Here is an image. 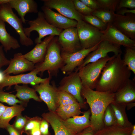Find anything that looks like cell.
<instances>
[{"label":"cell","mask_w":135,"mask_h":135,"mask_svg":"<svg viewBox=\"0 0 135 135\" xmlns=\"http://www.w3.org/2000/svg\"><path fill=\"white\" fill-rule=\"evenodd\" d=\"M76 27L82 49L92 48L102 40V31L84 20L78 21Z\"/></svg>","instance_id":"obj_7"},{"label":"cell","mask_w":135,"mask_h":135,"mask_svg":"<svg viewBox=\"0 0 135 135\" xmlns=\"http://www.w3.org/2000/svg\"><path fill=\"white\" fill-rule=\"evenodd\" d=\"M81 94L90 107V126L95 132L104 126L103 115L107 107L114 101L115 93L94 90L82 86Z\"/></svg>","instance_id":"obj_2"},{"label":"cell","mask_w":135,"mask_h":135,"mask_svg":"<svg viewBox=\"0 0 135 135\" xmlns=\"http://www.w3.org/2000/svg\"><path fill=\"white\" fill-rule=\"evenodd\" d=\"M87 6L92 9L96 10L101 8L96 0H80Z\"/></svg>","instance_id":"obj_43"},{"label":"cell","mask_w":135,"mask_h":135,"mask_svg":"<svg viewBox=\"0 0 135 135\" xmlns=\"http://www.w3.org/2000/svg\"><path fill=\"white\" fill-rule=\"evenodd\" d=\"M40 130L41 135H49L48 123L43 118L40 122Z\"/></svg>","instance_id":"obj_42"},{"label":"cell","mask_w":135,"mask_h":135,"mask_svg":"<svg viewBox=\"0 0 135 135\" xmlns=\"http://www.w3.org/2000/svg\"><path fill=\"white\" fill-rule=\"evenodd\" d=\"M111 52H113L116 55L122 53L120 46L113 44L106 40H102L99 43L98 48L87 56L81 65L75 71L78 72L86 64L106 56L108 55V54Z\"/></svg>","instance_id":"obj_13"},{"label":"cell","mask_w":135,"mask_h":135,"mask_svg":"<svg viewBox=\"0 0 135 135\" xmlns=\"http://www.w3.org/2000/svg\"><path fill=\"white\" fill-rule=\"evenodd\" d=\"M135 102L130 103L126 104V108L127 109L129 110L135 106Z\"/></svg>","instance_id":"obj_49"},{"label":"cell","mask_w":135,"mask_h":135,"mask_svg":"<svg viewBox=\"0 0 135 135\" xmlns=\"http://www.w3.org/2000/svg\"><path fill=\"white\" fill-rule=\"evenodd\" d=\"M94 133V131L90 126L78 133L75 135H93Z\"/></svg>","instance_id":"obj_46"},{"label":"cell","mask_w":135,"mask_h":135,"mask_svg":"<svg viewBox=\"0 0 135 135\" xmlns=\"http://www.w3.org/2000/svg\"><path fill=\"white\" fill-rule=\"evenodd\" d=\"M28 118L27 116H23L21 114L18 115L16 116L12 125L16 130L23 133Z\"/></svg>","instance_id":"obj_38"},{"label":"cell","mask_w":135,"mask_h":135,"mask_svg":"<svg viewBox=\"0 0 135 135\" xmlns=\"http://www.w3.org/2000/svg\"><path fill=\"white\" fill-rule=\"evenodd\" d=\"M48 78L46 82L32 86L33 88L40 95V98L46 104L50 111L55 112L58 107V90L55 82L52 81L50 84L52 76L48 72Z\"/></svg>","instance_id":"obj_8"},{"label":"cell","mask_w":135,"mask_h":135,"mask_svg":"<svg viewBox=\"0 0 135 135\" xmlns=\"http://www.w3.org/2000/svg\"><path fill=\"white\" fill-rule=\"evenodd\" d=\"M110 105L114 112L117 125L124 128L133 126V125L128 120L126 113V104L114 101Z\"/></svg>","instance_id":"obj_25"},{"label":"cell","mask_w":135,"mask_h":135,"mask_svg":"<svg viewBox=\"0 0 135 135\" xmlns=\"http://www.w3.org/2000/svg\"><path fill=\"white\" fill-rule=\"evenodd\" d=\"M135 14H127L122 15L115 14L112 23L122 33L130 39L135 40Z\"/></svg>","instance_id":"obj_16"},{"label":"cell","mask_w":135,"mask_h":135,"mask_svg":"<svg viewBox=\"0 0 135 135\" xmlns=\"http://www.w3.org/2000/svg\"><path fill=\"white\" fill-rule=\"evenodd\" d=\"M130 135H135V125H133L132 130Z\"/></svg>","instance_id":"obj_52"},{"label":"cell","mask_w":135,"mask_h":135,"mask_svg":"<svg viewBox=\"0 0 135 135\" xmlns=\"http://www.w3.org/2000/svg\"><path fill=\"white\" fill-rule=\"evenodd\" d=\"M135 14V9H128L126 8H122L117 10L116 14L122 15H124L127 14Z\"/></svg>","instance_id":"obj_45"},{"label":"cell","mask_w":135,"mask_h":135,"mask_svg":"<svg viewBox=\"0 0 135 135\" xmlns=\"http://www.w3.org/2000/svg\"><path fill=\"white\" fill-rule=\"evenodd\" d=\"M83 20L102 31L106 29L107 25L99 18L92 15L83 16Z\"/></svg>","instance_id":"obj_35"},{"label":"cell","mask_w":135,"mask_h":135,"mask_svg":"<svg viewBox=\"0 0 135 135\" xmlns=\"http://www.w3.org/2000/svg\"><path fill=\"white\" fill-rule=\"evenodd\" d=\"M29 27L24 28L26 35L30 37L31 32H37L38 36L34 40L36 44L42 42V39L47 36H59L63 30L56 28L49 24L46 19L42 12L38 11V17L32 20H27Z\"/></svg>","instance_id":"obj_5"},{"label":"cell","mask_w":135,"mask_h":135,"mask_svg":"<svg viewBox=\"0 0 135 135\" xmlns=\"http://www.w3.org/2000/svg\"><path fill=\"white\" fill-rule=\"evenodd\" d=\"M8 4L17 12L24 24L26 23L25 16L26 14L36 13L38 12V4L34 0H10Z\"/></svg>","instance_id":"obj_19"},{"label":"cell","mask_w":135,"mask_h":135,"mask_svg":"<svg viewBox=\"0 0 135 135\" xmlns=\"http://www.w3.org/2000/svg\"><path fill=\"white\" fill-rule=\"evenodd\" d=\"M78 102L76 99L71 94L58 90V107L73 104Z\"/></svg>","instance_id":"obj_32"},{"label":"cell","mask_w":135,"mask_h":135,"mask_svg":"<svg viewBox=\"0 0 135 135\" xmlns=\"http://www.w3.org/2000/svg\"></svg>","instance_id":"obj_53"},{"label":"cell","mask_w":135,"mask_h":135,"mask_svg":"<svg viewBox=\"0 0 135 135\" xmlns=\"http://www.w3.org/2000/svg\"><path fill=\"white\" fill-rule=\"evenodd\" d=\"M0 43L6 52L12 49H16L20 46L17 39L7 32L5 22L1 20H0Z\"/></svg>","instance_id":"obj_24"},{"label":"cell","mask_w":135,"mask_h":135,"mask_svg":"<svg viewBox=\"0 0 135 135\" xmlns=\"http://www.w3.org/2000/svg\"><path fill=\"white\" fill-rule=\"evenodd\" d=\"M78 102L70 105L58 107L55 112L62 120L79 116L82 113Z\"/></svg>","instance_id":"obj_28"},{"label":"cell","mask_w":135,"mask_h":135,"mask_svg":"<svg viewBox=\"0 0 135 135\" xmlns=\"http://www.w3.org/2000/svg\"><path fill=\"white\" fill-rule=\"evenodd\" d=\"M7 106L0 102V120L1 117Z\"/></svg>","instance_id":"obj_48"},{"label":"cell","mask_w":135,"mask_h":135,"mask_svg":"<svg viewBox=\"0 0 135 135\" xmlns=\"http://www.w3.org/2000/svg\"><path fill=\"white\" fill-rule=\"evenodd\" d=\"M15 85L14 88L16 91L15 95L26 106L30 99H33L38 102L42 101L38 96L36 91L33 88H30L26 84H23L22 86L18 84Z\"/></svg>","instance_id":"obj_26"},{"label":"cell","mask_w":135,"mask_h":135,"mask_svg":"<svg viewBox=\"0 0 135 135\" xmlns=\"http://www.w3.org/2000/svg\"><path fill=\"white\" fill-rule=\"evenodd\" d=\"M54 36L50 35L46 37L41 42L36 44L31 50L23 54V56L34 64L42 62L44 59L48 46Z\"/></svg>","instance_id":"obj_20"},{"label":"cell","mask_w":135,"mask_h":135,"mask_svg":"<svg viewBox=\"0 0 135 135\" xmlns=\"http://www.w3.org/2000/svg\"><path fill=\"white\" fill-rule=\"evenodd\" d=\"M102 32V40H106L113 44L122 46L125 47H135V40L126 36L112 23L107 24L106 29Z\"/></svg>","instance_id":"obj_15"},{"label":"cell","mask_w":135,"mask_h":135,"mask_svg":"<svg viewBox=\"0 0 135 135\" xmlns=\"http://www.w3.org/2000/svg\"><path fill=\"white\" fill-rule=\"evenodd\" d=\"M133 126L124 128L117 125L104 126L95 132L93 135H130Z\"/></svg>","instance_id":"obj_29"},{"label":"cell","mask_w":135,"mask_h":135,"mask_svg":"<svg viewBox=\"0 0 135 135\" xmlns=\"http://www.w3.org/2000/svg\"><path fill=\"white\" fill-rule=\"evenodd\" d=\"M115 14V12L109 10L100 8L94 10L92 15L97 17L107 24L112 22L114 19Z\"/></svg>","instance_id":"obj_31"},{"label":"cell","mask_w":135,"mask_h":135,"mask_svg":"<svg viewBox=\"0 0 135 135\" xmlns=\"http://www.w3.org/2000/svg\"><path fill=\"white\" fill-rule=\"evenodd\" d=\"M5 129L8 132L10 135H22L23 133L16 130L12 125L9 124Z\"/></svg>","instance_id":"obj_44"},{"label":"cell","mask_w":135,"mask_h":135,"mask_svg":"<svg viewBox=\"0 0 135 135\" xmlns=\"http://www.w3.org/2000/svg\"><path fill=\"white\" fill-rule=\"evenodd\" d=\"M42 118L36 116L33 118L28 117L27 121L24 130V132L30 130L32 129L40 126Z\"/></svg>","instance_id":"obj_39"},{"label":"cell","mask_w":135,"mask_h":135,"mask_svg":"<svg viewBox=\"0 0 135 135\" xmlns=\"http://www.w3.org/2000/svg\"><path fill=\"white\" fill-rule=\"evenodd\" d=\"M123 62L128 69L135 74V47H126Z\"/></svg>","instance_id":"obj_30"},{"label":"cell","mask_w":135,"mask_h":135,"mask_svg":"<svg viewBox=\"0 0 135 135\" xmlns=\"http://www.w3.org/2000/svg\"><path fill=\"white\" fill-rule=\"evenodd\" d=\"M41 8L46 19L53 26L62 30L76 27L78 22L76 20L67 18L44 6Z\"/></svg>","instance_id":"obj_18"},{"label":"cell","mask_w":135,"mask_h":135,"mask_svg":"<svg viewBox=\"0 0 135 135\" xmlns=\"http://www.w3.org/2000/svg\"><path fill=\"white\" fill-rule=\"evenodd\" d=\"M54 38L49 43L43 60L35 64V68L32 71L37 74H42L46 70L52 76L57 75L59 69L64 65L61 56V48L58 40Z\"/></svg>","instance_id":"obj_3"},{"label":"cell","mask_w":135,"mask_h":135,"mask_svg":"<svg viewBox=\"0 0 135 135\" xmlns=\"http://www.w3.org/2000/svg\"><path fill=\"white\" fill-rule=\"evenodd\" d=\"M44 6L56 10L60 14L77 22L83 20V16L76 9L73 0H42Z\"/></svg>","instance_id":"obj_11"},{"label":"cell","mask_w":135,"mask_h":135,"mask_svg":"<svg viewBox=\"0 0 135 135\" xmlns=\"http://www.w3.org/2000/svg\"><path fill=\"white\" fill-rule=\"evenodd\" d=\"M99 43L92 48L87 49L82 48L74 53L61 52V56L64 64L60 69L61 71L63 74L66 73L67 74L73 72L81 65L89 54L98 48Z\"/></svg>","instance_id":"obj_10"},{"label":"cell","mask_w":135,"mask_h":135,"mask_svg":"<svg viewBox=\"0 0 135 135\" xmlns=\"http://www.w3.org/2000/svg\"><path fill=\"white\" fill-rule=\"evenodd\" d=\"M37 74L32 71L27 74L15 76L4 74L2 80L0 82V88L3 89L7 86L9 88L12 85L20 84H30L32 86L44 82L48 78V77L42 78L38 76Z\"/></svg>","instance_id":"obj_14"},{"label":"cell","mask_w":135,"mask_h":135,"mask_svg":"<svg viewBox=\"0 0 135 135\" xmlns=\"http://www.w3.org/2000/svg\"><path fill=\"white\" fill-rule=\"evenodd\" d=\"M10 60L6 57L2 46H0V70L4 66L8 65Z\"/></svg>","instance_id":"obj_41"},{"label":"cell","mask_w":135,"mask_h":135,"mask_svg":"<svg viewBox=\"0 0 135 135\" xmlns=\"http://www.w3.org/2000/svg\"><path fill=\"white\" fill-rule=\"evenodd\" d=\"M122 54H114L107 62L102 70L95 90L115 93L130 79L131 71L124 62Z\"/></svg>","instance_id":"obj_1"},{"label":"cell","mask_w":135,"mask_h":135,"mask_svg":"<svg viewBox=\"0 0 135 135\" xmlns=\"http://www.w3.org/2000/svg\"><path fill=\"white\" fill-rule=\"evenodd\" d=\"M35 68V64L23 56L21 52L14 54L10 60L8 67L2 71L4 74H18L28 71H32Z\"/></svg>","instance_id":"obj_17"},{"label":"cell","mask_w":135,"mask_h":135,"mask_svg":"<svg viewBox=\"0 0 135 135\" xmlns=\"http://www.w3.org/2000/svg\"><path fill=\"white\" fill-rule=\"evenodd\" d=\"M103 122L104 126L117 125L116 120L114 112L110 104L107 107L104 111Z\"/></svg>","instance_id":"obj_34"},{"label":"cell","mask_w":135,"mask_h":135,"mask_svg":"<svg viewBox=\"0 0 135 135\" xmlns=\"http://www.w3.org/2000/svg\"><path fill=\"white\" fill-rule=\"evenodd\" d=\"M42 116L50 124L55 135H75L76 134L65 126L62 122V120L55 112L50 111L43 113Z\"/></svg>","instance_id":"obj_22"},{"label":"cell","mask_w":135,"mask_h":135,"mask_svg":"<svg viewBox=\"0 0 135 135\" xmlns=\"http://www.w3.org/2000/svg\"><path fill=\"white\" fill-rule=\"evenodd\" d=\"M58 36V40L61 52L72 53L82 49L76 27L64 30Z\"/></svg>","instance_id":"obj_12"},{"label":"cell","mask_w":135,"mask_h":135,"mask_svg":"<svg viewBox=\"0 0 135 135\" xmlns=\"http://www.w3.org/2000/svg\"><path fill=\"white\" fill-rule=\"evenodd\" d=\"M73 2L76 10L83 16L92 15L94 10L88 7L80 0H73Z\"/></svg>","instance_id":"obj_37"},{"label":"cell","mask_w":135,"mask_h":135,"mask_svg":"<svg viewBox=\"0 0 135 135\" xmlns=\"http://www.w3.org/2000/svg\"><path fill=\"white\" fill-rule=\"evenodd\" d=\"M26 133L27 135H41L40 126L35 128L26 132Z\"/></svg>","instance_id":"obj_47"},{"label":"cell","mask_w":135,"mask_h":135,"mask_svg":"<svg viewBox=\"0 0 135 135\" xmlns=\"http://www.w3.org/2000/svg\"><path fill=\"white\" fill-rule=\"evenodd\" d=\"M120 0H96L101 8L114 12L116 11Z\"/></svg>","instance_id":"obj_36"},{"label":"cell","mask_w":135,"mask_h":135,"mask_svg":"<svg viewBox=\"0 0 135 135\" xmlns=\"http://www.w3.org/2000/svg\"><path fill=\"white\" fill-rule=\"evenodd\" d=\"M24 110V106L20 104L7 106L0 118V128L5 129L11 119L15 116L21 114Z\"/></svg>","instance_id":"obj_27"},{"label":"cell","mask_w":135,"mask_h":135,"mask_svg":"<svg viewBox=\"0 0 135 135\" xmlns=\"http://www.w3.org/2000/svg\"><path fill=\"white\" fill-rule=\"evenodd\" d=\"M0 102L6 103L10 106L20 103L24 107L26 106L23 102L17 99L15 95L11 94L10 92H4L3 89L0 88Z\"/></svg>","instance_id":"obj_33"},{"label":"cell","mask_w":135,"mask_h":135,"mask_svg":"<svg viewBox=\"0 0 135 135\" xmlns=\"http://www.w3.org/2000/svg\"><path fill=\"white\" fill-rule=\"evenodd\" d=\"M4 74H3L2 71L0 70V82L2 80Z\"/></svg>","instance_id":"obj_51"},{"label":"cell","mask_w":135,"mask_h":135,"mask_svg":"<svg viewBox=\"0 0 135 135\" xmlns=\"http://www.w3.org/2000/svg\"><path fill=\"white\" fill-rule=\"evenodd\" d=\"M68 74L60 81L58 90L71 94L79 103L81 108H85V104L81 94L82 85L78 72L75 71Z\"/></svg>","instance_id":"obj_9"},{"label":"cell","mask_w":135,"mask_h":135,"mask_svg":"<svg viewBox=\"0 0 135 135\" xmlns=\"http://www.w3.org/2000/svg\"><path fill=\"white\" fill-rule=\"evenodd\" d=\"M134 9L135 8V0H121L116 10L122 8Z\"/></svg>","instance_id":"obj_40"},{"label":"cell","mask_w":135,"mask_h":135,"mask_svg":"<svg viewBox=\"0 0 135 135\" xmlns=\"http://www.w3.org/2000/svg\"><path fill=\"white\" fill-rule=\"evenodd\" d=\"M113 57V56L110 57L108 55L80 68L78 73L82 86L92 90L95 89L103 68Z\"/></svg>","instance_id":"obj_4"},{"label":"cell","mask_w":135,"mask_h":135,"mask_svg":"<svg viewBox=\"0 0 135 135\" xmlns=\"http://www.w3.org/2000/svg\"><path fill=\"white\" fill-rule=\"evenodd\" d=\"M115 102L126 104L135 102V84L130 79L122 87L115 93Z\"/></svg>","instance_id":"obj_23"},{"label":"cell","mask_w":135,"mask_h":135,"mask_svg":"<svg viewBox=\"0 0 135 135\" xmlns=\"http://www.w3.org/2000/svg\"><path fill=\"white\" fill-rule=\"evenodd\" d=\"M0 20L8 23L15 30L22 45L28 46L34 44L32 40L25 34L22 20L14 13L8 3L0 5Z\"/></svg>","instance_id":"obj_6"},{"label":"cell","mask_w":135,"mask_h":135,"mask_svg":"<svg viewBox=\"0 0 135 135\" xmlns=\"http://www.w3.org/2000/svg\"><path fill=\"white\" fill-rule=\"evenodd\" d=\"M90 110L84 112L81 116H74L63 120V124L67 128L76 134L85 129L90 126Z\"/></svg>","instance_id":"obj_21"},{"label":"cell","mask_w":135,"mask_h":135,"mask_svg":"<svg viewBox=\"0 0 135 135\" xmlns=\"http://www.w3.org/2000/svg\"><path fill=\"white\" fill-rule=\"evenodd\" d=\"M10 0H0V5L8 3Z\"/></svg>","instance_id":"obj_50"}]
</instances>
